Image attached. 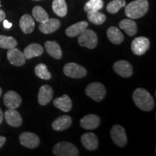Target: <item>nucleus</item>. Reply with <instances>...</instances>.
<instances>
[{
  "instance_id": "nucleus-36",
  "label": "nucleus",
  "mask_w": 156,
  "mask_h": 156,
  "mask_svg": "<svg viewBox=\"0 0 156 156\" xmlns=\"http://www.w3.org/2000/svg\"><path fill=\"white\" fill-rule=\"evenodd\" d=\"M3 122V112L2 111V109L0 108V124H2Z\"/></svg>"
},
{
  "instance_id": "nucleus-25",
  "label": "nucleus",
  "mask_w": 156,
  "mask_h": 156,
  "mask_svg": "<svg viewBox=\"0 0 156 156\" xmlns=\"http://www.w3.org/2000/svg\"><path fill=\"white\" fill-rule=\"evenodd\" d=\"M107 37L111 42L114 44H120L124 41V36L122 33L116 27L112 26L107 30Z\"/></svg>"
},
{
  "instance_id": "nucleus-1",
  "label": "nucleus",
  "mask_w": 156,
  "mask_h": 156,
  "mask_svg": "<svg viewBox=\"0 0 156 156\" xmlns=\"http://www.w3.org/2000/svg\"><path fill=\"white\" fill-rule=\"evenodd\" d=\"M132 98L136 106L145 112L152 111L155 106L153 96L144 88L136 89L132 95Z\"/></svg>"
},
{
  "instance_id": "nucleus-28",
  "label": "nucleus",
  "mask_w": 156,
  "mask_h": 156,
  "mask_svg": "<svg viewBox=\"0 0 156 156\" xmlns=\"http://www.w3.org/2000/svg\"><path fill=\"white\" fill-rule=\"evenodd\" d=\"M32 14L34 19L36 20L37 22L40 23H44L45 21H46L49 18L48 13L41 6H36V7H34L32 10Z\"/></svg>"
},
{
  "instance_id": "nucleus-5",
  "label": "nucleus",
  "mask_w": 156,
  "mask_h": 156,
  "mask_svg": "<svg viewBox=\"0 0 156 156\" xmlns=\"http://www.w3.org/2000/svg\"><path fill=\"white\" fill-rule=\"evenodd\" d=\"M77 41L81 46L93 49L98 44V36L93 30L86 29L78 37Z\"/></svg>"
},
{
  "instance_id": "nucleus-17",
  "label": "nucleus",
  "mask_w": 156,
  "mask_h": 156,
  "mask_svg": "<svg viewBox=\"0 0 156 156\" xmlns=\"http://www.w3.org/2000/svg\"><path fill=\"white\" fill-rule=\"evenodd\" d=\"M61 26V23L57 19L48 18L39 25V30L44 34H50L55 32Z\"/></svg>"
},
{
  "instance_id": "nucleus-6",
  "label": "nucleus",
  "mask_w": 156,
  "mask_h": 156,
  "mask_svg": "<svg viewBox=\"0 0 156 156\" xmlns=\"http://www.w3.org/2000/svg\"><path fill=\"white\" fill-rule=\"evenodd\" d=\"M63 71L66 76L75 79L83 78L87 75L86 69L74 62L66 64L63 68Z\"/></svg>"
},
{
  "instance_id": "nucleus-26",
  "label": "nucleus",
  "mask_w": 156,
  "mask_h": 156,
  "mask_svg": "<svg viewBox=\"0 0 156 156\" xmlns=\"http://www.w3.org/2000/svg\"><path fill=\"white\" fill-rule=\"evenodd\" d=\"M54 12L58 17H65L67 13V5L65 0H54L52 2Z\"/></svg>"
},
{
  "instance_id": "nucleus-27",
  "label": "nucleus",
  "mask_w": 156,
  "mask_h": 156,
  "mask_svg": "<svg viewBox=\"0 0 156 156\" xmlns=\"http://www.w3.org/2000/svg\"><path fill=\"white\" fill-rule=\"evenodd\" d=\"M87 17L90 22L97 25H102L106 20V15L102 12H100L99 11L88 12Z\"/></svg>"
},
{
  "instance_id": "nucleus-22",
  "label": "nucleus",
  "mask_w": 156,
  "mask_h": 156,
  "mask_svg": "<svg viewBox=\"0 0 156 156\" xmlns=\"http://www.w3.org/2000/svg\"><path fill=\"white\" fill-rule=\"evenodd\" d=\"M44 46L46 51L51 56L56 59H61L62 57V51L58 44L56 41H48L45 43Z\"/></svg>"
},
{
  "instance_id": "nucleus-33",
  "label": "nucleus",
  "mask_w": 156,
  "mask_h": 156,
  "mask_svg": "<svg viewBox=\"0 0 156 156\" xmlns=\"http://www.w3.org/2000/svg\"><path fill=\"white\" fill-rule=\"evenodd\" d=\"M3 25H4V27L7 29L10 28L12 27V24L11 23H9L8 20H5V19L3 20Z\"/></svg>"
},
{
  "instance_id": "nucleus-35",
  "label": "nucleus",
  "mask_w": 156,
  "mask_h": 156,
  "mask_svg": "<svg viewBox=\"0 0 156 156\" xmlns=\"http://www.w3.org/2000/svg\"><path fill=\"white\" fill-rule=\"evenodd\" d=\"M6 142V138L3 136H0V148H1L2 146L5 145Z\"/></svg>"
},
{
  "instance_id": "nucleus-11",
  "label": "nucleus",
  "mask_w": 156,
  "mask_h": 156,
  "mask_svg": "<svg viewBox=\"0 0 156 156\" xmlns=\"http://www.w3.org/2000/svg\"><path fill=\"white\" fill-rule=\"evenodd\" d=\"M22 98L18 93L9 90L4 95V103L8 108L16 109L21 105Z\"/></svg>"
},
{
  "instance_id": "nucleus-15",
  "label": "nucleus",
  "mask_w": 156,
  "mask_h": 156,
  "mask_svg": "<svg viewBox=\"0 0 156 156\" xmlns=\"http://www.w3.org/2000/svg\"><path fill=\"white\" fill-rule=\"evenodd\" d=\"M80 126L85 129H95L100 125V117L95 114L86 115L81 119Z\"/></svg>"
},
{
  "instance_id": "nucleus-29",
  "label": "nucleus",
  "mask_w": 156,
  "mask_h": 156,
  "mask_svg": "<svg viewBox=\"0 0 156 156\" xmlns=\"http://www.w3.org/2000/svg\"><path fill=\"white\" fill-rule=\"evenodd\" d=\"M35 74L37 77L41 79L45 80H48L51 78V75L48 70V68L46 64L40 63L37 64L35 67Z\"/></svg>"
},
{
  "instance_id": "nucleus-7",
  "label": "nucleus",
  "mask_w": 156,
  "mask_h": 156,
  "mask_svg": "<svg viewBox=\"0 0 156 156\" xmlns=\"http://www.w3.org/2000/svg\"><path fill=\"white\" fill-rule=\"evenodd\" d=\"M111 137L113 142L119 147H123L127 144V136L124 128L119 124L114 125L111 129Z\"/></svg>"
},
{
  "instance_id": "nucleus-21",
  "label": "nucleus",
  "mask_w": 156,
  "mask_h": 156,
  "mask_svg": "<svg viewBox=\"0 0 156 156\" xmlns=\"http://www.w3.org/2000/svg\"><path fill=\"white\" fill-rule=\"evenodd\" d=\"M44 53V48L42 47L41 45L38 44H31L28 45L26 48L24 49V54L25 58L27 59H30L34 57H37V56H40L42 55Z\"/></svg>"
},
{
  "instance_id": "nucleus-3",
  "label": "nucleus",
  "mask_w": 156,
  "mask_h": 156,
  "mask_svg": "<svg viewBox=\"0 0 156 156\" xmlns=\"http://www.w3.org/2000/svg\"><path fill=\"white\" fill-rule=\"evenodd\" d=\"M85 93L96 102L101 101L106 95V90L103 84L98 82L89 84L85 89Z\"/></svg>"
},
{
  "instance_id": "nucleus-14",
  "label": "nucleus",
  "mask_w": 156,
  "mask_h": 156,
  "mask_svg": "<svg viewBox=\"0 0 156 156\" xmlns=\"http://www.w3.org/2000/svg\"><path fill=\"white\" fill-rule=\"evenodd\" d=\"M5 119L7 124L13 127H19L23 123V119L15 109L9 108L5 113Z\"/></svg>"
},
{
  "instance_id": "nucleus-12",
  "label": "nucleus",
  "mask_w": 156,
  "mask_h": 156,
  "mask_svg": "<svg viewBox=\"0 0 156 156\" xmlns=\"http://www.w3.org/2000/svg\"><path fill=\"white\" fill-rule=\"evenodd\" d=\"M7 56L10 64L17 67L23 66V64H25V60H26L23 52H21L15 47L8 49Z\"/></svg>"
},
{
  "instance_id": "nucleus-2",
  "label": "nucleus",
  "mask_w": 156,
  "mask_h": 156,
  "mask_svg": "<svg viewBox=\"0 0 156 156\" xmlns=\"http://www.w3.org/2000/svg\"><path fill=\"white\" fill-rule=\"evenodd\" d=\"M147 0H134L125 7V15L130 19H138L143 17L148 11Z\"/></svg>"
},
{
  "instance_id": "nucleus-10",
  "label": "nucleus",
  "mask_w": 156,
  "mask_h": 156,
  "mask_svg": "<svg viewBox=\"0 0 156 156\" xmlns=\"http://www.w3.org/2000/svg\"><path fill=\"white\" fill-rule=\"evenodd\" d=\"M114 71L116 74L122 77H129L133 74V68L132 66L128 62L124 60H119L115 62L113 65Z\"/></svg>"
},
{
  "instance_id": "nucleus-13",
  "label": "nucleus",
  "mask_w": 156,
  "mask_h": 156,
  "mask_svg": "<svg viewBox=\"0 0 156 156\" xmlns=\"http://www.w3.org/2000/svg\"><path fill=\"white\" fill-rule=\"evenodd\" d=\"M54 95L52 87L48 85H43L39 89L38 95V101L41 106H46L51 101Z\"/></svg>"
},
{
  "instance_id": "nucleus-24",
  "label": "nucleus",
  "mask_w": 156,
  "mask_h": 156,
  "mask_svg": "<svg viewBox=\"0 0 156 156\" xmlns=\"http://www.w3.org/2000/svg\"><path fill=\"white\" fill-rule=\"evenodd\" d=\"M119 26L125 31L126 34L129 36H134L137 32V25L134 20H132V19L123 20L119 23Z\"/></svg>"
},
{
  "instance_id": "nucleus-18",
  "label": "nucleus",
  "mask_w": 156,
  "mask_h": 156,
  "mask_svg": "<svg viewBox=\"0 0 156 156\" xmlns=\"http://www.w3.org/2000/svg\"><path fill=\"white\" fill-rule=\"evenodd\" d=\"M72 118L67 115H63L56 119L52 123V128L55 131L61 132L69 128L72 124Z\"/></svg>"
},
{
  "instance_id": "nucleus-37",
  "label": "nucleus",
  "mask_w": 156,
  "mask_h": 156,
  "mask_svg": "<svg viewBox=\"0 0 156 156\" xmlns=\"http://www.w3.org/2000/svg\"><path fill=\"white\" fill-rule=\"evenodd\" d=\"M2 90L1 87H0V96L2 95Z\"/></svg>"
},
{
  "instance_id": "nucleus-19",
  "label": "nucleus",
  "mask_w": 156,
  "mask_h": 156,
  "mask_svg": "<svg viewBox=\"0 0 156 156\" xmlns=\"http://www.w3.org/2000/svg\"><path fill=\"white\" fill-rule=\"evenodd\" d=\"M88 26V23L86 21H80L71 26L68 27L65 31V34L70 38L80 36L84 30H86Z\"/></svg>"
},
{
  "instance_id": "nucleus-31",
  "label": "nucleus",
  "mask_w": 156,
  "mask_h": 156,
  "mask_svg": "<svg viewBox=\"0 0 156 156\" xmlns=\"http://www.w3.org/2000/svg\"><path fill=\"white\" fill-rule=\"evenodd\" d=\"M125 5V0H112L108 4L106 9L111 14H115V13L118 12Z\"/></svg>"
},
{
  "instance_id": "nucleus-23",
  "label": "nucleus",
  "mask_w": 156,
  "mask_h": 156,
  "mask_svg": "<svg viewBox=\"0 0 156 156\" xmlns=\"http://www.w3.org/2000/svg\"><path fill=\"white\" fill-rule=\"evenodd\" d=\"M54 105L64 112H69L73 107V102L67 95L58 97L54 101Z\"/></svg>"
},
{
  "instance_id": "nucleus-16",
  "label": "nucleus",
  "mask_w": 156,
  "mask_h": 156,
  "mask_svg": "<svg viewBox=\"0 0 156 156\" xmlns=\"http://www.w3.org/2000/svg\"><path fill=\"white\" fill-rule=\"evenodd\" d=\"M81 142L84 147L88 151H95L98 147V139L97 136L92 132H87L82 135Z\"/></svg>"
},
{
  "instance_id": "nucleus-20",
  "label": "nucleus",
  "mask_w": 156,
  "mask_h": 156,
  "mask_svg": "<svg viewBox=\"0 0 156 156\" xmlns=\"http://www.w3.org/2000/svg\"><path fill=\"white\" fill-rule=\"evenodd\" d=\"M20 27L24 34H30L35 28V22L30 15L25 14L20 20Z\"/></svg>"
},
{
  "instance_id": "nucleus-32",
  "label": "nucleus",
  "mask_w": 156,
  "mask_h": 156,
  "mask_svg": "<svg viewBox=\"0 0 156 156\" xmlns=\"http://www.w3.org/2000/svg\"><path fill=\"white\" fill-rule=\"evenodd\" d=\"M103 7V0H89L84 7L86 12L92 11H99Z\"/></svg>"
},
{
  "instance_id": "nucleus-38",
  "label": "nucleus",
  "mask_w": 156,
  "mask_h": 156,
  "mask_svg": "<svg viewBox=\"0 0 156 156\" xmlns=\"http://www.w3.org/2000/svg\"><path fill=\"white\" fill-rule=\"evenodd\" d=\"M34 1H41V0H34Z\"/></svg>"
},
{
  "instance_id": "nucleus-9",
  "label": "nucleus",
  "mask_w": 156,
  "mask_h": 156,
  "mask_svg": "<svg viewBox=\"0 0 156 156\" xmlns=\"http://www.w3.org/2000/svg\"><path fill=\"white\" fill-rule=\"evenodd\" d=\"M19 140L21 145L25 147L34 149L40 145V139L36 134L25 132L20 135Z\"/></svg>"
},
{
  "instance_id": "nucleus-4",
  "label": "nucleus",
  "mask_w": 156,
  "mask_h": 156,
  "mask_svg": "<svg viewBox=\"0 0 156 156\" xmlns=\"http://www.w3.org/2000/svg\"><path fill=\"white\" fill-rule=\"evenodd\" d=\"M53 153L56 156H77L80 154L76 146L69 142H61L54 145Z\"/></svg>"
},
{
  "instance_id": "nucleus-8",
  "label": "nucleus",
  "mask_w": 156,
  "mask_h": 156,
  "mask_svg": "<svg viewBox=\"0 0 156 156\" xmlns=\"http://www.w3.org/2000/svg\"><path fill=\"white\" fill-rule=\"evenodd\" d=\"M131 48L132 52L135 55H143L150 48L149 39L144 36L135 38L132 41Z\"/></svg>"
},
{
  "instance_id": "nucleus-30",
  "label": "nucleus",
  "mask_w": 156,
  "mask_h": 156,
  "mask_svg": "<svg viewBox=\"0 0 156 156\" xmlns=\"http://www.w3.org/2000/svg\"><path fill=\"white\" fill-rule=\"evenodd\" d=\"M17 45V41L15 38L11 36L0 35V48H5V49H10V48L16 47Z\"/></svg>"
},
{
  "instance_id": "nucleus-34",
  "label": "nucleus",
  "mask_w": 156,
  "mask_h": 156,
  "mask_svg": "<svg viewBox=\"0 0 156 156\" xmlns=\"http://www.w3.org/2000/svg\"><path fill=\"white\" fill-rule=\"evenodd\" d=\"M5 17H6L5 12L2 10V9H0V22H2L5 19Z\"/></svg>"
}]
</instances>
